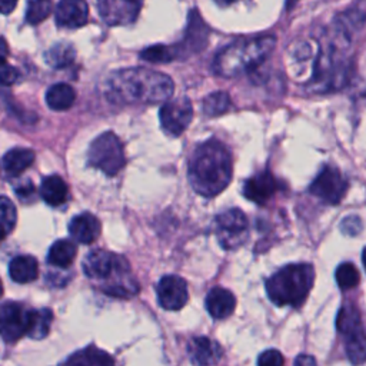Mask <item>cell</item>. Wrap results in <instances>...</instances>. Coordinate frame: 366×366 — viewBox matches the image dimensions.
I'll list each match as a JSON object with an SVG mask.
<instances>
[{
  "label": "cell",
  "instance_id": "obj_10",
  "mask_svg": "<svg viewBox=\"0 0 366 366\" xmlns=\"http://www.w3.org/2000/svg\"><path fill=\"white\" fill-rule=\"evenodd\" d=\"M193 107L187 97L167 100L159 112V119L163 130L170 136H179L190 124Z\"/></svg>",
  "mask_w": 366,
  "mask_h": 366
},
{
  "label": "cell",
  "instance_id": "obj_26",
  "mask_svg": "<svg viewBox=\"0 0 366 366\" xmlns=\"http://www.w3.org/2000/svg\"><path fill=\"white\" fill-rule=\"evenodd\" d=\"M74 56H76L74 47L70 43L61 41V43L53 44L46 51V61L49 66L54 69H63L71 64V61L74 60Z\"/></svg>",
  "mask_w": 366,
  "mask_h": 366
},
{
  "label": "cell",
  "instance_id": "obj_11",
  "mask_svg": "<svg viewBox=\"0 0 366 366\" xmlns=\"http://www.w3.org/2000/svg\"><path fill=\"white\" fill-rule=\"evenodd\" d=\"M102 20L109 26H126L136 20L142 0H96Z\"/></svg>",
  "mask_w": 366,
  "mask_h": 366
},
{
  "label": "cell",
  "instance_id": "obj_32",
  "mask_svg": "<svg viewBox=\"0 0 366 366\" xmlns=\"http://www.w3.org/2000/svg\"><path fill=\"white\" fill-rule=\"evenodd\" d=\"M51 9H53L51 0H27L26 20L30 24H39L50 16Z\"/></svg>",
  "mask_w": 366,
  "mask_h": 366
},
{
  "label": "cell",
  "instance_id": "obj_28",
  "mask_svg": "<svg viewBox=\"0 0 366 366\" xmlns=\"http://www.w3.org/2000/svg\"><path fill=\"white\" fill-rule=\"evenodd\" d=\"M17 210L14 203L6 197L0 196V236L4 239L16 226Z\"/></svg>",
  "mask_w": 366,
  "mask_h": 366
},
{
  "label": "cell",
  "instance_id": "obj_19",
  "mask_svg": "<svg viewBox=\"0 0 366 366\" xmlns=\"http://www.w3.org/2000/svg\"><path fill=\"white\" fill-rule=\"evenodd\" d=\"M34 152L26 147H14L3 157V167L9 176H19L27 170L34 162Z\"/></svg>",
  "mask_w": 366,
  "mask_h": 366
},
{
  "label": "cell",
  "instance_id": "obj_41",
  "mask_svg": "<svg viewBox=\"0 0 366 366\" xmlns=\"http://www.w3.org/2000/svg\"><path fill=\"white\" fill-rule=\"evenodd\" d=\"M362 262H363V266H365V269H366V247H365L363 252H362Z\"/></svg>",
  "mask_w": 366,
  "mask_h": 366
},
{
  "label": "cell",
  "instance_id": "obj_18",
  "mask_svg": "<svg viewBox=\"0 0 366 366\" xmlns=\"http://www.w3.org/2000/svg\"><path fill=\"white\" fill-rule=\"evenodd\" d=\"M10 277L17 283H30L39 276V263L33 256L20 254L9 264Z\"/></svg>",
  "mask_w": 366,
  "mask_h": 366
},
{
  "label": "cell",
  "instance_id": "obj_37",
  "mask_svg": "<svg viewBox=\"0 0 366 366\" xmlns=\"http://www.w3.org/2000/svg\"><path fill=\"white\" fill-rule=\"evenodd\" d=\"M295 366H317L315 357L309 355H299L295 360Z\"/></svg>",
  "mask_w": 366,
  "mask_h": 366
},
{
  "label": "cell",
  "instance_id": "obj_12",
  "mask_svg": "<svg viewBox=\"0 0 366 366\" xmlns=\"http://www.w3.org/2000/svg\"><path fill=\"white\" fill-rule=\"evenodd\" d=\"M159 305L166 310L182 309L189 299L186 280L176 274L163 276L156 286Z\"/></svg>",
  "mask_w": 366,
  "mask_h": 366
},
{
  "label": "cell",
  "instance_id": "obj_34",
  "mask_svg": "<svg viewBox=\"0 0 366 366\" xmlns=\"http://www.w3.org/2000/svg\"><path fill=\"white\" fill-rule=\"evenodd\" d=\"M283 355L276 349H267L257 357V366H283Z\"/></svg>",
  "mask_w": 366,
  "mask_h": 366
},
{
  "label": "cell",
  "instance_id": "obj_33",
  "mask_svg": "<svg viewBox=\"0 0 366 366\" xmlns=\"http://www.w3.org/2000/svg\"><path fill=\"white\" fill-rule=\"evenodd\" d=\"M140 57L143 60H147L152 63H166V61L173 60L170 47L164 46V44H156V46H150V47L144 49L140 53Z\"/></svg>",
  "mask_w": 366,
  "mask_h": 366
},
{
  "label": "cell",
  "instance_id": "obj_24",
  "mask_svg": "<svg viewBox=\"0 0 366 366\" xmlns=\"http://www.w3.org/2000/svg\"><path fill=\"white\" fill-rule=\"evenodd\" d=\"M345 350L352 365L357 366L366 362V333L363 329L345 336Z\"/></svg>",
  "mask_w": 366,
  "mask_h": 366
},
{
  "label": "cell",
  "instance_id": "obj_40",
  "mask_svg": "<svg viewBox=\"0 0 366 366\" xmlns=\"http://www.w3.org/2000/svg\"><path fill=\"white\" fill-rule=\"evenodd\" d=\"M217 4H220V6H229V4H232V3H234V1H237V0H214Z\"/></svg>",
  "mask_w": 366,
  "mask_h": 366
},
{
  "label": "cell",
  "instance_id": "obj_5",
  "mask_svg": "<svg viewBox=\"0 0 366 366\" xmlns=\"http://www.w3.org/2000/svg\"><path fill=\"white\" fill-rule=\"evenodd\" d=\"M315 282V269L309 263L287 264L266 280L269 299L277 306L299 307Z\"/></svg>",
  "mask_w": 366,
  "mask_h": 366
},
{
  "label": "cell",
  "instance_id": "obj_16",
  "mask_svg": "<svg viewBox=\"0 0 366 366\" xmlns=\"http://www.w3.org/2000/svg\"><path fill=\"white\" fill-rule=\"evenodd\" d=\"M187 349L192 360L200 366H210L222 357V347L219 343L204 336L192 339Z\"/></svg>",
  "mask_w": 366,
  "mask_h": 366
},
{
  "label": "cell",
  "instance_id": "obj_25",
  "mask_svg": "<svg viewBox=\"0 0 366 366\" xmlns=\"http://www.w3.org/2000/svg\"><path fill=\"white\" fill-rule=\"evenodd\" d=\"M53 320V313L50 309H39L30 310L29 316V329L27 336L31 339H43L47 336Z\"/></svg>",
  "mask_w": 366,
  "mask_h": 366
},
{
  "label": "cell",
  "instance_id": "obj_15",
  "mask_svg": "<svg viewBox=\"0 0 366 366\" xmlns=\"http://www.w3.org/2000/svg\"><path fill=\"white\" fill-rule=\"evenodd\" d=\"M100 230L102 226L99 219L87 212L74 216L69 224L70 236L81 244L93 243L99 237Z\"/></svg>",
  "mask_w": 366,
  "mask_h": 366
},
{
  "label": "cell",
  "instance_id": "obj_17",
  "mask_svg": "<svg viewBox=\"0 0 366 366\" xmlns=\"http://www.w3.org/2000/svg\"><path fill=\"white\" fill-rule=\"evenodd\" d=\"M236 299L233 293L223 287H213L206 296V309L214 319H224L234 310Z\"/></svg>",
  "mask_w": 366,
  "mask_h": 366
},
{
  "label": "cell",
  "instance_id": "obj_2",
  "mask_svg": "<svg viewBox=\"0 0 366 366\" xmlns=\"http://www.w3.org/2000/svg\"><path fill=\"white\" fill-rule=\"evenodd\" d=\"M233 162L227 147L219 140H207L199 144L189 160V183L203 197H214L222 193L232 180Z\"/></svg>",
  "mask_w": 366,
  "mask_h": 366
},
{
  "label": "cell",
  "instance_id": "obj_9",
  "mask_svg": "<svg viewBox=\"0 0 366 366\" xmlns=\"http://www.w3.org/2000/svg\"><path fill=\"white\" fill-rule=\"evenodd\" d=\"M30 310L21 303L6 302L0 305V336L9 342H17L27 335Z\"/></svg>",
  "mask_w": 366,
  "mask_h": 366
},
{
  "label": "cell",
  "instance_id": "obj_38",
  "mask_svg": "<svg viewBox=\"0 0 366 366\" xmlns=\"http://www.w3.org/2000/svg\"><path fill=\"white\" fill-rule=\"evenodd\" d=\"M17 0H0V13L9 14L14 10Z\"/></svg>",
  "mask_w": 366,
  "mask_h": 366
},
{
  "label": "cell",
  "instance_id": "obj_29",
  "mask_svg": "<svg viewBox=\"0 0 366 366\" xmlns=\"http://www.w3.org/2000/svg\"><path fill=\"white\" fill-rule=\"evenodd\" d=\"M230 99L226 92H214L203 100V112L206 116L214 117L226 113L230 107Z\"/></svg>",
  "mask_w": 366,
  "mask_h": 366
},
{
  "label": "cell",
  "instance_id": "obj_14",
  "mask_svg": "<svg viewBox=\"0 0 366 366\" xmlns=\"http://www.w3.org/2000/svg\"><path fill=\"white\" fill-rule=\"evenodd\" d=\"M277 189L279 183L276 182L274 176L269 170H264L246 180L243 186V194L257 204H264L276 193Z\"/></svg>",
  "mask_w": 366,
  "mask_h": 366
},
{
  "label": "cell",
  "instance_id": "obj_21",
  "mask_svg": "<svg viewBox=\"0 0 366 366\" xmlns=\"http://www.w3.org/2000/svg\"><path fill=\"white\" fill-rule=\"evenodd\" d=\"M40 194L49 206H60L67 199L69 187L60 176L51 174L43 179L40 186Z\"/></svg>",
  "mask_w": 366,
  "mask_h": 366
},
{
  "label": "cell",
  "instance_id": "obj_39",
  "mask_svg": "<svg viewBox=\"0 0 366 366\" xmlns=\"http://www.w3.org/2000/svg\"><path fill=\"white\" fill-rule=\"evenodd\" d=\"M9 56V46L3 37H0V60H6Z\"/></svg>",
  "mask_w": 366,
  "mask_h": 366
},
{
  "label": "cell",
  "instance_id": "obj_7",
  "mask_svg": "<svg viewBox=\"0 0 366 366\" xmlns=\"http://www.w3.org/2000/svg\"><path fill=\"white\" fill-rule=\"evenodd\" d=\"M214 233L223 249L242 246L247 237V217L240 209H229L216 216Z\"/></svg>",
  "mask_w": 366,
  "mask_h": 366
},
{
  "label": "cell",
  "instance_id": "obj_3",
  "mask_svg": "<svg viewBox=\"0 0 366 366\" xmlns=\"http://www.w3.org/2000/svg\"><path fill=\"white\" fill-rule=\"evenodd\" d=\"M276 46L272 34L237 40L223 47L213 59V71L219 76L233 77L257 67L264 61Z\"/></svg>",
  "mask_w": 366,
  "mask_h": 366
},
{
  "label": "cell",
  "instance_id": "obj_8",
  "mask_svg": "<svg viewBox=\"0 0 366 366\" xmlns=\"http://www.w3.org/2000/svg\"><path fill=\"white\" fill-rule=\"evenodd\" d=\"M347 190V180L343 177L339 169L333 166H325L315 180L312 182L309 192L327 204H337Z\"/></svg>",
  "mask_w": 366,
  "mask_h": 366
},
{
  "label": "cell",
  "instance_id": "obj_35",
  "mask_svg": "<svg viewBox=\"0 0 366 366\" xmlns=\"http://www.w3.org/2000/svg\"><path fill=\"white\" fill-rule=\"evenodd\" d=\"M19 71L6 60H0V86H11L17 81Z\"/></svg>",
  "mask_w": 366,
  "mask_h": 366
},
{
  "label": "cell",
  "instance_id": "obj_20",
  "mask_svg": "<svg viewBox=\"0 0 366 366\" xmlns=\"http://www.w3.org/2000/svg\"><path fill=\"white\" fill-rule=\"evenodd\" d=\"M61 366H114V362L106 352L89 346L73 353Z\"/></svg>",
  "mask_w": 366,
  "mask_h": 366
},
{
  "label": "cell",
  "instance_id": "obj_23",
  "mask_svg": "<svg viewBox=\"0 0 366 366\" xmlns=\"http://www.w3.org/2000/svg\"><path fill=\"white\" fill-rule=\"evenodd\" d=\"M77 254L76 244L69 239L54 242L49 249V263L57 267H69Z\"/></svg>",
  "mask_w": 366,
  "mask_h": 366
},
{
  "label": "cell",
  "instance_id": "obj_43",
  "mask_svg": "<svg viewBox=\"0 0 366 366\" xmlns=\"http://www.w3.org/2000/svg\"><path fill=\"white\" fill-rule=\"evenodd\" d=\"M1 240H3V237H1V236H0V242H1Z\"/></svg>",
  "mask_w": 366,
  "mask_h": 366
},
{
  "label": "cell",
  "instance_id": "obj_42",
  "mask_svg": "<svg viewBox=\"0 0 366 366\" xmlns=\"http://www.w3.org/2000/svg\"><path fill=\"white\" fill-rule=\"evenodd\" d=\"M3 295V283H1V280H0V296Z\"/></svg>",
  "mask_w": 366,
  "mask_h": 366
},
{
  "label": "cell",
  "instance_id": "obj_1",
  "mask_svg": "<svg viewBox=\"0 0 366 366\" xmlns=\"http://www.w3.org/2000/svg\"><path fill=\"white\" fill-rule=\"evenodd\" d=\"M174 92L173 80L146 67L122 69L106 81V96L116 104H154L167 102Z\"/></svg>",
  "mask_w": 366,
  "mask_h": 366
},
{
  "label": "cell",
  "instance_id": "obj_6",
  "mask_svg": "<svg viewBox=\"0 0 366 366\" xmlns=\"http://www.w3.org/2000/svg\"><path fill=\"white\" fill-rule=\"evenodd\" d=\"M87 162L107 176H114L126 163L124 149L120 139L113 132H104L89 146Z\"/></svg>",
  "mask_w": 366,
  "mask_h": 366
},
{
  "label": "cell",
  "instance_id": "obj_4",
  "mask_svg": "<svg viewBox=\"0 0 366 366\" xmlns=\"http://www.w3.org/2000/svg\"><path fill=\"white\" fill-rule=\"evenodd\" d=\"M83 269L89 279L100 282L103 290L113 296H132L139 290L127 260L120 254L93 250L86 256Z\"/></svg>",
  "mask_w": 366,
  "mask_h": 366
},
{
  "label": "cell",
  "instance_id": "obj_36",
  "mask_svg": "<svg viewBox=\"0 0 366 366\" xmlns=\"http://www.w3.org/2000/svg\"><path fill=\"white\" fill-rule=\"evenodd\" d=\"M340 229L343 233L346 234H350V236H355L360 232L362 229V222L357 216H347L342 220V224H340Z\"/></svg>",
  "mask_w": 366,
  "mask_h": 366
},
{
  "label": "cell",
  "instance_id": "obj_30",
  "mask_svg": "<svg viewBox=\"0 0 366 366\" xmlns=\"http://www.w3.org/2000/svg\"><path fill=\"white\" fill-rule=\"evenodd\" d=\"M366 20V0H356V3L352 4L350 9L346 10V13L339 20L340 27L347 31L349 29L359 27Z\"/></svg>",
  "mask_w": 366,
  "mask_h": 366
},
{
  "label": "cell",
  "instance_id": "obj_13",
  "mask_svg": "<svg viewBox=\"0 0 366 366\" xmlns=\"http://www.w3.org/2000/svg\"><path fill=\"white\" fill-rule=\"evenodd\" d=\"M89 6L86 0H60L56 6V24L67 29H77L86 24Z\"/></svg>",
  "mask_w": 366,
  "mask_h": 366
},
{
  "label": "cell",
  "instance_id": "obj_31",
  "mask_svg": "<svg viewBox=\"0 0 366 366\" xmlns=\"http://www.w3.org/2000/svg\"><path fill=\"white\" fill-rule=\"evenodd\" d=\"M335 277L336 282L339 285L340 289L347 290V289H353L355 286H357L359 280H360V274L357 267L350 263V262H343L337 266L336 272H335Z\"/></svg>",
  "mask_w": 366,
  "mask_h": 366
},
{
  "label": "cell",
  "instance_id": "obj_22",
  "mask_svg": "<svg viewBox=\"0 0 366 366\" xmlns=\"http://www.w3.org/2000/svg\"><path fill=\"white\" fill-rule=\"evenodd\" d=\"M76 100L74 89L67 83H56L46 93V103L51 110L63 112L73 106Z\"/></svg>",
  "mask_w": 366,
  "mask_h": 366
},
{
  "label": "cell",
  "instance_id": "obj_27",
  "mask_svg": "<svg viewBox=\"0 0 366 366\" xmlns=\"http://www.w3.org/2000/svg\"><path fill=\"white\" fill-rule=\"evenodd\" d=\"M336 326L337 330L346 336L355 330L362 329V322H360V313L356 309V306H353L352 303H346L340 307L337 319H336Z\"/></svg>",
  "mask_w": 366,
  "mask_h": 366
}]
</instances>
